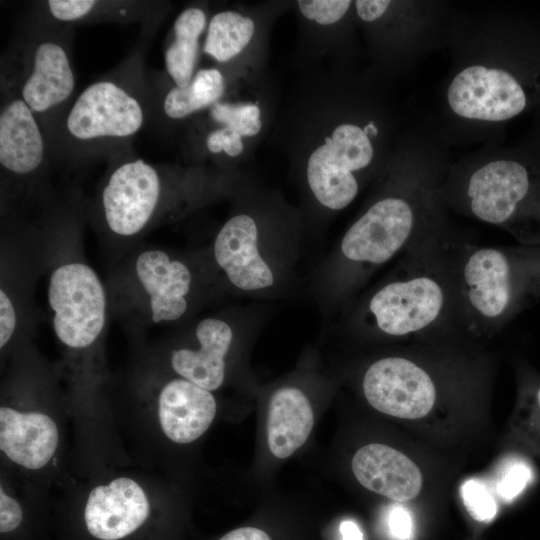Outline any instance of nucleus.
<instances>
[{
    "mask_svg": "<svg viewBox=\"0 0 540 540\" xmlns=\"http://www.w3.org/2000/svg\"><path fill=\"white\" fill-rule=\"evenodd\" d=\"M219 540H271L264 531L254 527H243L232 530Z\"/></svg>",
    "mask_w": 540,
    "mask_h": 540,
    "instance_id": "nucleus-33",
    "label": "nucleus"
},
{
    "mask_svg": "<svg viewBox=\"0 0 540 540\" xmlns=\"http://www.w3.org/2000/svg\"><path fill=\"white\" fill-rule=\"evenodd\" d=\"M461 496L467 511L475 520L489 522L496 516V502L482 481L467 480L461 487Z\"/></svg>",
    "mask_w": 540,
    "mask_h": 540,
    "instance_id": "nucleus-25",
    "label": "nucleus"
},
{
    "mask_svg": "<svg viewBox=\"0 0 540 540\" xmlns=\"http://www.w3.org/2000/svg\"><path fill=\"white\" fill-rule=\"evenodd\" d=\"M252 19L235 11L215 14L207 27L204 52L218 62H226L248 45L254 34Z\"/></svg>",
    "mask_w": 540,
    "mask_h": 540,
    "instance_id": "nucleus-23",
    "label": "nucleus"
},
{
    "mask_svg": "<svg viewBox=\"0 0 540 540\" xmlns=\"http://www.w3.org/2000/svg\"><path fill=\"white\" fill-rule=\"evenodd\" d=\"M58 444L57 425L47 414L0 408V449L13 463L41 469L53 458Z\"/></svg>",
    "mask_w": 540,
    "mask_h": 540,
    "instance_id": "nucleus-14",
    "label": "nucleus"
},
{
    "mask_svg": "<svg viewBox=\"0 0 540 540\" xmlns=\"http://www.w3.org/2000/svg\"><path fill=\"white\" fill-rule=\"evenodd\" d=\"M19 97L35 115L65 103L75 89V73L67 46L56 38H43L32 49Z\"/></svg>",
    "mask_w": 540,
    "mask_h": 540,
    "instance_id": "nucleus-13",
    "label": "nucleus"
},
{
    "mask_svg": "<svg viewBox=\"0 0 540 540\" xmlns=\"http://www.w3.org/2000/svg\"><path fill=\"white\" fill-rule=\"evenodd\" d=\"M301 13L321 25L334 24L348 13L352 6L350 0H301L298 1Z\"/></svg>",
    "mask_w": 540,
    "mask_h": 540,
    "instance_id": "nucleus-26",
    "label": "nucleus"
},
{
    "mask_svg": "<svg viewBox=\"0 0 540 540\" xmlns=\"http://www.w3.org/2000/svg\"><path fill=\"white\" fill-rule=\"evenodd\" d=\"M16 327V313L11 299L0 291V347L3 348L12 337Z\"/></svg>",
    "mask_w": 540,
    "mask_h": 540,
    "instance_id": "nucleus-32",
    "label": "nucleus"
},
{
    "mask_svg": "<svg viewBox=\"0 0 540 540\" xmlns=\"http://www.w3.org/2000/svg\"><path fill=\"white\" fill-rule=\"evenodd\" d=\"M214 257L229 281L244 292L270 288L275 275L259 249L255 220L238 214L225 222L214 242Z\"/></svg>",
    "mask_w": 540,
    "mask_h": 540,
    "instance_id": "nucleus-12",
    "label": "nucleus"
},
{
    "mask_svg": "<svg viewBox=\"0 0 540 540\" xmlns=\"http://www.w3.org/2000/svg\"><path fill=\"white\" fill-rule=\"evenodd\" d=\"M464 238L448 217L422 233L355 308L352 327L398 340L468 337L457 289V257Z\"/></svg>",
    "mask_w": 540,
    "mask_h": 540,
    "instance_id": "nucleus-3",
    "label": "nucleus"
},
{
    "mask_svg": "<svg viewBox=\"0 0 540 540\" xmlns=\"http://www.w3.org/2000/svg\"><path fill=\"white\" fill-rule=\"evenodd\" d=\"M24 513L20 503L0 488V533L11 535L21 528Z\"/></svg>",
    "mask_w": 540,
    "mask_h": 540,
    "instance_id": "nucleus-30",
    "label": "nucleus"
},
{
    "mask_svg": "<svg viewBox=\"0 0 540 540\" xmlns=\"http://www.w3.org/2000/svg\"><path fill=\"white\" fill-rule=\"evenodd\" d=\"M216 401L211 391L184 378L166 383L158 396V419L165 436L178 444L201 437L212 424Z\"/></svg>",
    "mask_w": 540,
    "mask_h": 540,
    "instance_id": "nucleus-15",
    "label": "nucleus"
},
{
    "mask_svg": "<svg viewBox=\"0 0 540 540\" xmlns=\"http://www.w3.org/2000/svg\"><path fill=\"white\" fill-rule=\"evenodd\" d=\"M450 164L448 145L431 124L413 126L396 140L379 192L339 244L342 295L447 217L440 188Z\"/></svg>",
    "mask_w": 540,
    "mask_h": 540,
    "instance_id": "nucleus-2",
    "label": "nucleus"
},
{
    "mask_svg": "<svg viewBox=\"0 0 540 540\" xmlns=\"http://www.w3.org/2000/svg\"><path fill=\"white\" fill-rule=\"evenodd\" d=\"M352 471L368 490L403 502L416 497L422 487L417 465L400 451L384 444L361 447L353 456Z\"/></svg>",
    "mask_w": 540,
    "mask_h": 540,
    "instance_id": "nucleus-16",
    "label": "nucleus"
},
{
    "mask_svg": "<svg viewBox=\"0 0 540 540\" xmlns=\"http://www.w3.org/2000/svg\"><path fill=\"white\" fill-rule=\"evenodd\" d=\"M387 527L395 540H411L413 537V521L409 510L401 505L390 508L387 514Z\"/></svg>",
    "mask_w": 540,
    "mask_h": 540,
    "instance_id": "nucleus-31",
    "label": "nucleus"
},
{
    "mask_svg": "<svg viewBox=\"0 0 540 540\" xmlns=\"http://www.w3.org/2000/svg\"><path fill=\"white\" fill-rule=\"evenodd\" d=\"M211 118L241 136H254L260 130L261 112L254 104H229L217 102L210 109Z\"/></svg>",
    "mask_w": 540,
    "mask_h": 540,
    "instance_id": "nucleus-24",
    "label": "nucleus"
},
{
    "mask_svg": "<svg viewBox=\"0 0 540 540\" xmlns=\"http://www.w3.org/2000/svg\"><path fill=\"white\" fill-rule=\"evenodd\" d=\"M440 199L447 211L496 226L520 245L540 246V144L485 143L451 162Z\"/></svg>",
    "mask_w": 540,
    "mask_h": 540,
    "instance_id": "nucleus-4",
    "label": "nucleus"
},
{
    "mask_svg": "<svg viewBox=\"0 0 540 540\" xmlns=\"http://www.w3.org/2000/svg\"><path fill=\"white\" fill-rule=\"evenodd\" d=\"M91 0H50L46 2L50 15L59 22L83 20L98 6Z\"/></svg>",
    "mask_w": 540,
    "mask_h": 540,
    "instance_id": "nucleus-28",
    "label": "nucleus"
},
{
    "mask_svg": "<svg viewBox=\"0 0 540 540\" xmlns=\"http://www.w3.org/2000/svg\"><path fill=\"white\" fill-rule=\"evenodd\" d=\"M48 301L58 339L73 349L90 346L106 320V294L95 271L83 263H67L49 279Z\"/></svg>",
    "mask_w": 540,
    "mask_h": 540,
    "instance_id": "nucleus-8",
    "label": "nucleus"
},
{
    "mask_svg": "<svg viewBox=\"0 0 540 540\" xmlns=\"http://www.w3.org/2000/svg\"><path fill=\"white\" fill-rule=\"evenodd\" d=\"M149 499L135 480L119 477L93 488L83 509V527L92 540H130L148 526Z\"/></svg>",
    "mask_w": 540,
    "mask_h": 540,
    "instance_id": "nucleus-11",
    "label": "nucleus"
},
{
    "mask_svg": "<svg viewBox=\"0 0 540 540\" xmlns=\"http://www.w3.org/2000/svg\"><path fill=\"white\" fill-rule=\"evenodd\" d=\"M457 289L464 333L494 336L540 300V246H480L464 238Z\"/></svg>",
    "mask_w": 540,
    "mask_h": 540,
    "instance_id": "nucleus-5",
    "label": "nucleus"
},
{
    "mask_svg": "<svg viewBox=\"0 0 540 540\" xmlns=\"http://www.w3.org/2000/svg\"><path fill=\"white\" fill-rule=\"evenodd\" d=\"M137 277L149 295L155 323L180 319L187 310L191 273L181 261L160 250H148L136 260Z\"/></svg>",
    "mask_w": 540,
    "mask_h": 540,
    "instance_id": "nucleus-17",
    "label": "nucleus"
},
{
    "mask_svg": "<svg viewBox=\"0 0 540 540\" xmlns=\"http://www.w3.org/2000/svg\"><path fill=\"white\" fill-rule=\"evenodd\" d=\"M161 194L158 171L143 159L125 161L109 176L102 191L108 227L121 236L139 233L153 216Z\"/></svg>",
    "mask_w": 540,
    "mask_h": 540,
    "instance_id": "nucleus-10",
    "label": "nucleus"
},
{
    "mask_svg": "<svg viewBox=\"0 0 540 540\" xmlns=\"http://www.w3.org/2000/svg\"><path fill=\"white\" fill-rule=\"evenodd\" d=\"M314 424L311 404L298 388L285 386L271 396L267 417V442L280 459L291 456L308 439Z\"/></svg>",
    "mask_w": 540,
    "mask_h": 540,
    "instance_id": "nucleus-20",
    "label": "nucleus"
},
{
    "mask_svg": "<svg viewBox=\"0 0 540 540\" xmlns=\"http://www.w3.org/2000/svg\"><path fill=\"white\" fill-rule=\"evenodd\" d=\"M224 91V79L217 69H201L191 82L184 86H173L165 95L163 110L171 119H183L218 102Z\"/></svg>",
    "mask_w": 540,
    "mask_h": 540,
    "instance_id": "nucleus-22",
    "label": "nucleus"
},
{
    "mask_svg": "<svg viewBox=\"0 0 540 540\" xmlns=\"http://www.w3.org/2000/svg\"><path fill=\"white\" fill-rule=\"evenodd\" d=\"M199 348H181L171 354V366L181 378L209 390L218 389L225 378V357L233 341L231 326L208 317L196 326Z\"/></svg>",
    "mask_w": 540,
    "mask_h": 540,
    "instance_id": "nucleus-19",
    "label": "nucleus"
},
{
    "mask_svg": "<svg viewBox=\"0 0 540 540\" xmlns=\"http://www.w3.org/2000/svg\"><path fill=\"white\" fill-rule=\"evenodd\" d=\"M342 540H364L359 526L352 520H344L340 525Z\"/></svg>",
    "mask_w": 540,
    "mask_h": 540,
    "instance_id": "nucleus-34",
    "label": "nucleus"
},
{
    "mask_svg": "<svg viewBox=\"0 0 540 540\" xmlns=\"http://www.w3.org/2000/svg\"><path fill=\"white\" fill-rule=\"evenodd\" d=\"M532 400L534 402V407L537 409V413L540 415V381L532 388Z\"/></svg>",
    "mask_w": 540,
    "mask_h": 540,
    "instance_id": "nucleus-35",
    "label": "nucleus"
},
{
    "mask_svg": "<svg viewBox=\"0 0 540 540\" xmlns=\"http://www.w3.org/2000/svg\"><path fill=\"white\" fill-rule=\"evenodd\" d=\"M145 108L140 94L120 78L89 84L71 105L65 131L78 143H98L133 137L143 126Z\"/></svg>",
    "mask_w": 540,
    "mask_h": 540,
    "instance_id": "nucleus-7",
    "label": "nucleus"
},
{
    "mask_svg": "<svg viewBox=\"0 0 540 540\" xmlns=\"http://www.w3.org/2000/svg\"><path fill=\"white\" fill-rule=\"evenodd\" d=\"M206 27V15L197 7L183 10L173 24V38L164 52L167 73L175 86L188 85L198 59L199 38Z\"/></svg>",
    "mask_w": 540,
    "mask_h": 540,
    "instance_id": "nucleus-21",
    "label": "nucleus"
},
{
    "mask_svg": "<svg viewBox=\"0 0 540 540\" xmlns=\"http://www.w3.org/2000/svg\"><path fill=\"white\" fill-rule=\"evenodd\" d=\"M528 140H531L533 142H536V143L540 144V112L538 114V118H537V121L535 123L534 129L531 132Z\"/></svg>",
    "mask_w": 540,
    "mask_h": 540,
    "instance_id": "nucleus-36",
    "label": "nucleus"
},
{
    "mask_svg": "<svg viewBox=\"0 0 540 540\" xmlns=\"http://www.w3.org/2000/svg\"><path fill=\"white\" fill-rule=\"evenodd\" d=\"M362 389L376 410L403 419H417L433 408L438 394L435 378L415 358L387 356L365 371Z\"/></svg>",
    "mask_w": 540,
    "mask_h": 540,
    "instance_id": "nucleus-9",
    "label": "nucleus"
},
{
    "mask_svg": "<svg viewBox=\"0 0 540 540\" xmlns=\"http://www.w3.org/2000/svg\"><path fill=\"white\" fill-rule=\"evenodd\" d=\"M366 112L339 123L310 155L308 185L320 204L333 211L348 207L357 197L364 177L384 159L386 119Z\"/></svg>",
    "mask_w": 540,
    "mask_h": 540,
    "instance_id": "nucleus-6",
    "label": "nucleus"
},
{
    "mask_svg": "<svg viewBox=\"0 0 540 540\" xmlns=\"http://www.w3.org/2000/svg\"><path fill=\"white\" fill-rule=\"evenodd\" d=\"M438 98L443 141L500 143L512 120L540 109V23L517 12H456Z\"/></svg>",
    "mask_w": 540,
    "mask_h": 540,
    "instance_id": "nucleus-1",
    "label": "nucleus"
},
{
    "mask_svg": "<svg viewBox=\"0 0 540 540\" xmlns=\"http://www.w3.org/2000/svg\"><path fill=\"white\" fill-rule=\"evenodd\" d=\"M45 140L35 113L20 98L5 102L0 111V164L14 175L35 172L45 158Z\"/></svg>",
    "mask_w": 540,
    "mask_h": 540,
    "instance_id": "nucleus-18",
    "label": "nucleus"
},
{
    "mask_svg": "<svg viewBox=\"0 0 540 540\" xmlns=\"http://www.w3.org/2000/svg\"><path fill=\"white\" fill-rule=\"evenodd\" d=\"M206 146L211 153L224 151L228 156L235 157L243 151L242 136L223 126L209 133L206 138Z\"/></svg>",
    "mask_w": 540,
    "mask_h": 540,
    "instance_id": "nucleus-29",
    "label": "nucleus"
},
{
    "mask_svg": "<svg viewBox=\"0 0 540 540\" xmlns=\"http://www.w3.org/2000/svg\"><path fill=\"white\" fill-rule=\"evenodd\" d=\"M533 478L530 465L523 460L511 461L497 483V492L505 501H512L527 487Z\"/></svg>",
    "mask_w": 540,
    "mask_h": 540,
    "instance_id": "nucleus-27",
    "label": "nucleus"
}]
</instances>
